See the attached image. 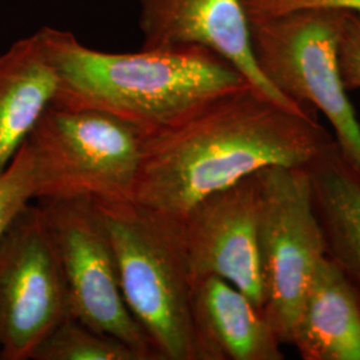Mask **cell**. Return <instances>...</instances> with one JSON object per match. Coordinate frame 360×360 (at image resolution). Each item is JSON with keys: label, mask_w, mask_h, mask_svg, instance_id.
<instances>
[{"label": "cell", "mask_w": 360, "mask_h": 360, "mask_svg": "<svg viewBox=\"0 0 360 360\" xmlns=\"http://www.w3.org/2000/svg\"><path fill=\"white\" fill-rule=\"evenodd\" d=\"M334 143L316 111L290 108L245 84L144 136L132 202L176 220L263 168L306 167Z\"/></svg>", "instance_id": "cell-1"}, {"label": "cell", "mask_w": 360, "mask_h": 360, "mask_svg": "<svg viewBox=\"0 0 360 360\" xmlns=\"http://www.w3.org/2000/svg\"><path fill=\"white\" fill-rule=\"evenodd\" d=\"M39 31L58 75L52 104L108 112L146 136L250 84L231 63L205 47L104 52L84 46L68 31Z\"/></svg>", "instance_id": "cell-2"}, {"label": "cell", "mask_w": 360, "mask_h": 360, "mask_svg": "<svg viewBox=\"0 0 360 360\" xmlns=\"http://www.w3.org/2000/svg\"><path fill=\"white\" fill-rule=\"evenodd\" d=\"M96 206L114 247L124 302L148 338L155 359L199 360L191 275L175 220L132 200Z\"/></svg>", "instance_id": "cell-3"}, {"label": "cell", "mask_w": 360, "mask_h": 360, "mask_svg": "<svg viewBox=\"0 0 360 360\" xmlns=\"http://www.w3.org/2000/svg\"><path fill=\"white\" fill-rule=\"evenodd\" d=\"M144 136L108 112L51 104L26 141L35 199L132 200Z\"/></svg>", "instance_id": "cell-4"}, {"label": "cell", "mask_w": 360, "mask_h": 360, "mask_svg": "<svg viewBox=\"0 0 360 360\" xmlns=\"http://www.w3.org/2000/svg\"><path fill=\"white\" fill-rule=\"evenodd\" d=\"M343 15L311 8L248 16V22L260 72L285 99L326 116L340 154L360 175V124L338 62Z\"/></svg>", "instance_id": "cell-5"}, {"label": "cell", "mask_w": 360, "mask_h": 360, "mask_svg": "<svg viewBox=\"0 0 360 360\" xmlns=\"http://www.w3.org/2000/svg\"><path fill=\"white\" fill-rule=\"evenodd\" d=\"M257 245L262 312L283 346H291L312 275L326 254L306 167L257 171Z\"/></svg>", "instance_id": "cell-6"}, {"label": "cell", "mask_w": 360, "mask_h": 360, "mask_svg": "<svg viewBox=\"0 0 360 360\" xmlns=\"http://www.w3.org/2000/svg\"><path fill=\"white\" fill-rule=\"evenodd\" d=\"M65 278L70 315L155 359L148 338L120 290L115 252L103 215L87 198L39 200Z\"/></svg>", "instance_id": "cell-7"}, {"label": "cell", "mask_w": 360, "mask_h": 360, "mask_svg": "<svg viewBox=\"0 0 360 360\" xmlns=\"http://www.w3.org/2000/svg\"><path fill=\"white\" fill-rule=\"evenodd\" d=\"M71 316L65 278L39 205H27L0 239V359H31Z\"/></svg>", "instance_id": "cell-8"}, {"label": "cell", "mask_w": 360, "mask_h": 360, "mask_svg": "<svg viewBox=\"0 0 360 360\" xmlns=\"http://www.w3.org/2000/svg\"><path fill=\"white\" fill-rule=\"evenodd\" d=\"M257 218L259 180L255 172L207 195L175 223L191 279L219 276L238 287L262 309Z\"/></svg>", "instance_id": "cell-9"}, {"label": "cell", "mask_w": 360, "mask_h": 360, "mask_svg": "<svg viewBox=\"0 0 360 360\" xmlns=\"http://www.w3.org/2000/svg\"><path fill=\"white\" fill-rule=\"evenodd\" d=\"M142 49L199 46L231 63L267 96L297 111H315L290 102L260 72L250 22L242 0H139Z\"/></svg>", "instance_id": "cell-10"}, {"label": "cell", "mask_w": 360, "mask_h": 360, "mask_svg": "<svg viewBox=\"0 0 360 360\" xmlns=\"http://www.w3.org/2000/svg\"><path fill=\"white\" fill-rule=\"evenodd\" d=\"M191 315L199 360H283L282 342L262 309L233 284L191 279Z\"/></svg>", "instance_id": "cell-11"}, {"label": "cell", "mask_w": 360, "mask_h": 360, "mask_svg": "<svg viewBox=\"0 0 360 360\" xmlns=\"http://www.w3.org/2000/svg\"><path fill=\"white\" fill-rule=\"evenodd\" d=\"M291 346L303 360H360V290L328 257L312 275Z\"/></svg>", "instance_id": "cell-12"}, {"label": "cell", "mask_w": 360, "mask_h": 360, "mask_svg": "<svg viewBox=\"0 0 360 360\" xmlns=\"http://www.w3.org/2000/svg\"><path fill=\"white\" fill-rule=\"evenodd\" d=\"M58 75L40 31L0 55V174L51 105Z\"/></svg>", "instance_id": "cell-13"}, {"label": "cell", "mask_w": 360, "mask_h": 360, "mask_svg": "<svg viewBox=\"0 0 360 360\" xmlns=\"http://www.w3.org/2000/svg\"><path fill=\"white\" fill-rule=\"evenodd\" d=\"M306 169L326 254L360 290V175L336 142Z\"/></svg>", "instance_id": "cell-14"}, {"label": "cell", "mask_w": 360, "mask_h": 360, "mask_svg": "<svg viewBox=\"0 0 360 360\" xmlns=\"http://www.w3.org/2000/svg\"><path fill=\"white\" fill-rule=\"evenodd\" d=\"M34 360H146L115 336L99 333L72 316L52 328L35 348Z\"/></svg>", "instance_id": "cell-15"}, {"label": "cell", "mask_w": 360, "mask_h": 360, "mask_svg": "<svg viewBox=\"0 0 360 360\" xmlns=\"http://www.w3.org/2000/svg\"><path fill=\"white\" fill-rule=\"evenodd\" d=\"M35 199L32 156L26 142L0 174V239L15 217Z\"/></svg>", "instance_id": "cell-16"}, {"label": "cell", "mask_w": 360, "mask_h": 360, "mask_svg": "<svg viewBox=\"0 0 360 360\" xmlns=\"http://www.w3.org/2000/svg\"><path fill=\"white\" fill-rule=\"evenodd\" d=\"M338 62L347 91L360 90V15L345 13L338 38Z\"/></svg>", "instance_id": "cell-17"}, {"label": "cell", "mask_w": 360, "mask_h": 360, "mask_svg": "<svg viewBox=\"0 0 360 360\" xmlns=\"http://www.w3.org/2000/svg\"><path fill=\"white\" fill-rule=\"evenodd\" d=\"M247 16H270L297 10L324 8L359 13L360 0H242Z\"/></svg>", "instance_id": "cell-18"}]
</instances>
